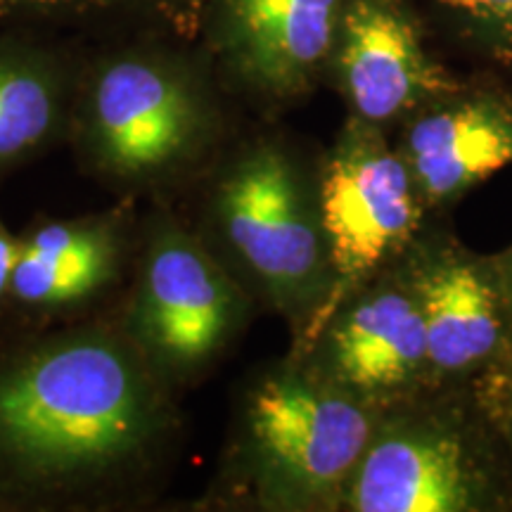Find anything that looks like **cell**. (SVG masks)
Returning a JSON list of instances; mask_svg holds the SVG:
<instances>
[{
	"instance_id": "9",
	"label": "cell",
	"mask_w": 512,
	"mask_h": 512,
	"mask_svg": "<svg viewBox=\"0 0 512 512\" xmlns=\"http://www.w3.org/2000/svg\"><path fill=\"white\" fill-rule=\"evenodd\" d=\"M328 72L354 117L380 126L460 91L408 0H342Z\"/></svg>"
},
{
	"instance_id": "6",
	"label": "cell",
	"mask_w": 512,
	"mask_h": 512,
	"mask_svg": "<svg viewBox=\"0 0 512 512\" xmlns=\"http://www.w3.org/2000/svg\"><path fill=\"white\" fill-rule=\"evenodd\" d=\"M143 202L114 197L74 216H34L19 235L0 332L43 330L112 309L136 264Z\"/></svg>"
},
{
	"instance_id": "1",
	"label": "cell",
	"mask_w": 512,
	"mask_h": 512,
	"mask_svg": "<svg viewBox=\"0 0 512 512\" xmlns=\"http://www.w3.org/2000/svg\"><path fill=\"white\" fill-rule=\"evenodd\" d=\"M178 394L112 309L0 332V510L150 508L176 463Z\"/></svg>"
},
{
	"instance_id": "10",
	"label": "cell",
	"mask_w": 512,
	"mask_h": 512,
	"mask_svg": "<svg viewBox=\"0 0 512 512\" xmlns=\"http://www.w3.org/2000/svg\"><path fill=\"white\" fill-rule=\"evenodd\" d=\"M86 38L0 29V183L67 145Z\"/></svg>"
},
{
	"instance_id": "18",
	"label": "cell",
	"mask_w": 512,
	"mask_h": 512,
	"mask_svg": "<svg viewBox=\"0 0 512 512\" xmlns=\"http://www.w3.org/2000/svg\"><path fill=\"white\" fill-rule=\"evenodd\" d=\"M510 275H512V266H510Z\"/></svg>"
},
{
	"instance_id": "8",
	"label": "cell",
	"mask_w": 512,
	"mask_h": 512,
	"mask_svg": "<svg viewBox=\"0 0 512 512\" xmlns=\"http://www.w3.org/2000/svg\"><path fill=\"white\" fill-rule=\"evenodd\" d=\"M339 12L342 0H207L197 46L223 91L278 112L328 72Z\"/></svg>"
},
{
	"instance_id": "2",
	"label": "cell",
	"mask_w": 512,
	"mask_h": 512,
	"mask_svg": "<svg viewBox=\"0 0 512 512\" xmlns=\"http://www.w3.org/2000/svg\"><path fill=\"white\" fill-rule=\"evenodd\" d=\"M223 93L197 41L162 31L88 36L67 147L110 195L174 202L221 155Z\"/></svg>"
},
{
	"instance_id": "5",
	"label": "cell",
	"mask_w": 512,
	"mask_h": 512,
	"mask_svg": "<svg viewBox=\"0 0 512 512\" xmlns=\"http://www.w3.org/2000/svg\"><path fill=\"white\" fill-rule=\"evenodd\" d=\"M254 299L174 202H145L136 264L114 313L171 392L200 382L245 330Z\"/></svg>"
},
{
	"instance_id": "15",
	"label": "cell",
	"mask_w": 512,
	"mask_h": 512,
	"mask_svg": "<svg viewBox=\"0 0 512 512\" xmlns=\"http://www.w3.org/2000/svg\"><path fill=\"white\" fill-rule=\"evenodd\" d=\"M207 0H0V29L74 31L83 36L117 31H162L197 41Z\"/></svg>"
},
{
	"instance_id": "3",
	"label": "cell",
	"mask_w": 512,
	"mask_h": 512,
	"mask_svg": "<svg viewBox=\"0 0 512 512\" xmlns=\"http://www.w3.org/2000/svg\"><path fill=\"white\" fill-rule=\"evenodd\" d=\"M200 240L254 302L285 316L297 339L330 292L316 181L278 136L242 140L202 176Z\"/></svg>"
},
{
	"instance_id": "11",
	"label": "cell",
	"mask_w": 512,
	"mask_h": 512,
	"mask_svg": "<svg viewBox=\"0 0 512 512\" xmlns=\"http://www.w3.org/2000/svg\"><path fill=\"white\" fill-rule=\"evenodd\" d=\"M294 354L339 387L363 394L392 392L430 366L420 306L394 290L339 309L309 347Z\"/></svg>"
},
{
	"instance_id": "12",
	"label": "cell",
	"mask_w": 512,
	"mask_h": 512,
	"mask_svg": "<svg viewBox=\"0 0 512 512\" xmlns=\"http://www.w3.org/2000/svg\"><path fill=\"white\" fill-rule=\"evenodd\" d=\"M406 164L427 202H444L512 164V98L463 88L434 102L406 140Z\"/></svg>"
},
{
	"instance_id": "7",
	"label": "cell",
	"mask_w": 512,
	"mask_h": 512,
	"mask_svg": "<svg viewBox=\"0 0 512 512\" xmlns=\"http://www.w3.org/2000/svg\"><path fill=\"white\" fill-rule=\"evenodd\" d=\"M415 190L406 159L384 145L377 126L351 119L316 178L332 280L297 351L309 347L361 280L411 240L420 221Z\"/></svg>"
},
{
	"instance_id": "13",
	"label": "cell",
	"mask_w": 512,
	"mask_h": 512,
	"mask_svg": "<svg viewBox=\"0 0 512 512\" xmlns=\"http://www.w3.org/2000/svg\"><path fill=\"white\" fill-rule=\"evenodd\" d=\"M475 501L463 444L444 432L389 434L366 448L349 479V508L358 512H460Z\"/></svg>"
},
{
	"instance_id": "17",
	"label": "cell",
	"mask_w": 512,
	"mask_h": 512,
	"mask_svg": "<svg viewBox=\"0 0 512 512\" xmlns=\"http://www.w3.org/2000/svg\"><path fill=\"white\" fill-rule=\"evenodd\" d=\"M17 247L19 235L12 233L10 226L3 219V214H0V311H3L5 299H8L12 268H15L17 261Z\"/></svg>"
},
{
	"instance_id": "14",
	"label": "cell",
	"mask_w": 512,
	"mask_h": 512,
	"mask_svg": "<svg viewBox=\"0 0 512 512\" xmlns=\"http://www.w3.org/2000/svg\"><path fill=\"white\" fill-rule=\"evenodd\" d=\"M430 366L460 373L494 354L501 339L498 294L484 271L463 259H439L415 280Z\"/></svg>"
},
{
	"instance_id": "4",
	"label": "cell",
	"mask_w": 512,
	"mask_h": 512,
	"mask_svg": "<svg viewBox=\"0 0 512 512\" xmlns=\"http://www.w3.org/2000/svg\"><path fill=\"white\" fill-rule=\"evenodd\" d=\"M368 444L370 420L347 389L292 354L245 389L219 491L268 510L325 508Z\"/></svg>"
},
{
	"instance_id": "16",
	"label": "cell",
	"mask_w": 512,
	"mask_h": 512,
	"mask_svg": "<svg viewBox=\"0 0 512 512\" xmlns=\"http://www.w3.org/2000/svg\"><path fill=\"white\" fill-rule=\"evenodd\" d=\"M453 27L489 60L512 69V0H434Z\"/></svg>"
}]
</instances>
